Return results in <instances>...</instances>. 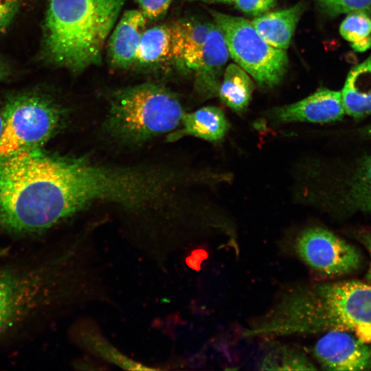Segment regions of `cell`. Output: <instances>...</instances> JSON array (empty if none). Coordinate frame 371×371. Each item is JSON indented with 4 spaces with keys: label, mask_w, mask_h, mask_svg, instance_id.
I'll list each match as a JSON object with an SVG mask.
<instances>
[{
    "label": "cell",
    "mask_w": 371,
    "mask_h": 371,
    "mask_svg": "<svg viewBox=\"0 0 371 371\" xmlns=\"http://www.w3.org/2000/svg\"><path fill=\"white\" fill-rule=\"evenodd\" d=\"M115 188L111 167L87 157L41 148L0 157V227L18 233L43 231L109 203Z\"/></svg>",
    "instance_id": "6da1fadb"
},
{
    "label": "cell",
    "mask_w": 371,
    "mask_h": 371,
    "mask_svg": "<svg viewBox=\"0 0 371 371\" xmlns=\"http://www.w3.org/2000/svg\"><path fill=\"white\" fill-rule=\"evenodd\" d=\"M330 330L352 333L371 343V284L358 280L294 286L243 332V337L308 335Z\"/></svg>",
    "instance_id": "7a4b0ae2"
},
{
    "label": "cell",
    "mask_w": 371,
    "mask_h": 371,
    "mask_svg": "<svg viewBox=\"0 0 371 371\" xmlns=\"http://www.w3.org/2000/svg\"><path fill=\"white\" fill-rule=\"evenodd\" d=\"M125 0H48L44 19L45 57L78 72L98 64Z\"/></svg>",
    "instance_id": "3957f363"
},
{
    "label": "cell",
    "mask_w": 371,
    "mask_h": 371,
    "mask_svg": "<svg viewBox=\"0 0 371 371\" xmlns=\"http://www.w3.org/2000/svg\"><path fill=\"white\" fill-rule=\"evenodd\" d=\"M184 113L176 95L163 86L128 87L110 95L102 130L119 144L139 146L176 130Z\"/></svg>",
    "instance_id": "277c9868"
},
{
    "label": "cell",
    "mask_w": 371,
    "mask_h": 371,
    "mask_svg": "<svg viewBox=\"0 0 371 371\" xmlns=\"http://www.w3.org/2000/svg\"><path fill=\"white\" fill-rule=\"evenodd\" d=\"M0 157L41 148L62 124L60 108L49 98L33 93L10 98L2 111Z\"/></svg>",
    "instance_id": "5b68a950"
},
{
    "label": "cell",
    "mask_w": 371,
    "mask_h": 371,
    "mask_svg": "<svg viewBox=\"0 0 371 371\" xmlns=\"http://www.w3.org/2000/svg\"><path fill=\"white\" fill-rule=\"evenodd\" d=\"M212 15L232 59L260 86L270 88L278 85L288 67L285 50L269 45L244 18L216 11Z\"/></svg>",
    "instance_id": "8992f818"
},
{
    "label": "cell",
    "mask_w": 371,
    "mask_h": 371,
    "mask_svg": "<svg viewBox=\"0 0 371 371\" xmlns=\"http://www.w3.org/2000/svg\"><path fill=\"white\" fill-rule=\"evenodd\" d=\"M295 247L304 263L326 276L348 275L361 265V255L355 246L322 227L304 230L297 236Z\"/></svg>",
    "instance_id": "52a82bcc"
},
{
    "label": "cell",
    "mask_w": 371,
    "mask_h": 371,
    "mask_svg": "<svg viewBox=\"0 0 371 371\" xmlns=\"http://www.w3.org/2000/svg\"><path fill=\"white\" fill-rule=\"evenodd\" d=\"M49 289V276L44 270H1L0 333L44 302Z\"/></svg>",
    "instance_id": "ba28073f"
},
{
    "label": "cell",
    "mask_w": 371,
    "mask_h": 371,
    "mask_svg": "<svg viewBox=\"0 0 371 371\" xmlns=\"http://www.w3.org/2000/svg\"><path fill=\"white\" fill-rule=\"evenodd\" d=\"M312 352L324 370L359 371L371 369V346L348 331L326 332L316 341Z\"/></svg>",
    "instance_id": "9c48e42d"
},
{
    "label": "cell",
    "mask_w": 371,
    "mask_h": 371,
    "mask_svg": "<svg viewBox=\"0 0 371 371\" xmlns=\"http://www.w3.org/2000/svg\"><path fill=\"white\" fill-rule=\"evenodd\" d=\"M345 113L340 91L319 89L297 102L274 109L272 118L279 122L327 123L341 119Z\"/></svg>",
    "instance_id": "30bf717a"
},
{
    "label": "cell",
    "mask_w": 371,
    "mask_h": 371,
    "mask_svg": "<svg viewBox=\"0 0 371 371\" xmlns=\"http://www.w3.org/2000/svg\"><path fill=\"white\" fill-rule=\"evenodd\" d=\"M147 19L139 9L125 11L109 36V57L111 65L124 69L136 63L138 48Z\"/></svg>",
    "instance_id": "8fae6325"
},
{
    "label": "cell",
    "mask_w": 371,
    "mask_h": 371,
    "mask_svg": "<svg viewBox=\"0 0 371 371\" xmlns=\"http://www.w3.org/2000/svg\"><path fill=\"white\" fill-rule=\"evenodd\" d=\"M229 54L224 36L213 23L193 69L199 91L208 96L218 93L221 77Z\"/></svg>",
    "instance_id": "7c38bea8"
},
{
    "label": "cell",
    "mask_w": 371,
    "mask_h": 371,
    "mask_svg": "<svg viewBox=\"0 0 371 371\" xmlns=\"http://www.w3.org/2000/svg\"><path fill=\"white\" fill-rule=\"evenodd\" d=\"M229 128L223 111L216 106H205L184 113L179 126L169 133L167 140H179L184 136H193L209 142L223 139Z\"/></svg>",
    "instance_id": "4fadbf2b"
},
{
    "label": "cell",
    "mask_w": 371,
    "mask_h": 371,
    "mask_svg": "<svg viewBox=\"0 0 371 371\" xmlns=\"http://www.w3.org/2000/svg\"><path fill=\"white\" fill-rule=\"evenodd\" d=\"M304 10V3L300 2L289 8L256 16L251 22L256 32L269 45L285 50L291 43Z\"/></svg>",
    "instance_id": "5bb4252c"
},
{
    "label": "cell",
    "mask_w": 371,
    "mask_h": 371,
    "mask_svg": "<svg viewBox=\"0 0 371 371\" xmlns=\"http://www.w3.org/2000/svg\"><path fill=\"white\" fill-rule=\"evenodd\" d=\"M340 92L348 115L361 117L371 113V54L350 71Z\"/></svg>",
    "instance_id": "9a60e30c"
},
{
    "label": "cell",
    "mask_w": 371,
    "mask_h": 371,
    "mask_svg": "<svg viewBox=\"0 0 371 371\" xmlns=\"http://www.w3.org/2000/svg\"><path fill=\"white\" fill-rule=\"evenodd\" d=\"M177 45L174 23L146 29L138 48L137 60L144 65L177 60Z\"/></svg>",
    "instance_id": "2e32d148"
},
{
    "label": "cell",
    "mask_w": 371,
    "mask_h": 371,
    "mask_svg": "<svg viewBox=\"0 0 371 371\" xmlns=\"http://www.w3.org/2000/svg\"><path fill=\"white\" fill-rule=\"evenodd\" d=\"M212 23L197 19L182 20L174 23L178 52L177 61L187 69L192 71L194 69Z\"/></svg>",
    "instance_id": "e0dca14e"
},
{
    "label": "cell",
    "mask_w": 371,
    "mask_h": 371,
    "mask_svg": "<svg viewBox=\"0 0 371 371\" xmlns=\"http://www.w3.org/2000/svg\"><path fill=\"white\" fill-rule=\"evenodd\" d=\"M254 90L252 80L242 67L234 63L226 67L218 93L226 106L242 111L248 106Z\"/></svg>",
    "instance_id": "ac0fdd59"
},
{
    "label": "cell",
    "mask_w": 371,
    "mask_h": 371,
    "mask_svg": "<svg viewBox=\"0 0 371 371\" xmlns=\"http://www.w3.org/2000/svg\"><path fill=\"white\" fill-rule=\"evenodd\" d=\"M339 32L358 52H366L371 47V17L367 12L348 13L340 25Z\"/></svg>",
    "instance_id": "d6986e66"
},
{
    "label": "cell",
    "mask_w": 371,
    "mask_h": 371,
    "mask_svg": "<svg viewBox=\"0 0 371 371\" xmlns=\"http://www.w3.org/2000/svg\"><path fill=\"white\" fill-rule=\"evenodd\" d=\"M261 370H313L314 364L302 352L279 346L269 352L261 363Z\"/></svg>",
    "instance_id": "ffe728a7"
},
{
    "label": "cell",
    "mask_w": 371,
    "mask_h": 371,
    "mask_svg": "<svg viewBox=\"0 0 371 371\" xmlns=\"http://www.w3.org/2000/svg\"><path fill=\"white\" fill-rule=\"evenodd\" d=\"M349 192L352 206L371 213V156L359 165L352 179Z\"/></svg>",
    "instance_id": "44dd1931"
},
{
    "label": "cell",
    "mask_w": 371,
    "mask_h": 371,
    "mask_svg": "<svg viewBox=\"0 0 371 371\" xmlns=\"http://www.w3.org/2000/svg\"><path fill=\"white\" fill-rule=\"evenodd\" d=\"M320 6L330 14L354 12H371V0H317Z\"/></svg>",
    "instance_id": "7402d4cb"
},
{
    "label": "cell",
    "mask_w": 371,
    "mask_h": 371,
    "mask_svg": "<svg viewBox=\"0 0 371 371\" xmlns=\"http://www.w3.org/2000/svg\"><path fill=\"white\" fill-rule=\"evenodd\" d=\"M147 20H156L166 14L173 0H135Z\"/></svg>",
    "instance_id": "603a6c76"
},
{
    "label": "cell",
    "mask_w": 371,
    "mask_h": 371,
    "mask_svg": "<svg viewBox=\"0 0 371 371\" xmlns=\"http://www.w3.org/2000/svg\"><path fill=\"white\" fill-rule=\"evenodd\" d=\"M276 0H234L238 10L254 16L267 13L276 4Z\"/></svg>",
    "instance_id": "cb8c5ba5"
},
{
    "label": "cell",
    "mask_w": 371,
    "mask_h": 371,
    "mask_svg": "<svg viewBox=\"0 0 371 371\" xmlns=\"http://www.w3.org/2000/svg\"><path fill=\"white\" fill-rule=\"evenodd\" d=\"M23 0H0V31L7 28L18 14Z\"/></svg>",
    "instance_id": "d4e9b609"
},
{
    "label": "cell",
    "mask_w": 371,
    "mask_h": 371,
    "mask_svg": "<svg viewBox=\"0 0 371 371\" xmlns=\"http://www.w3.org/2000/svg\"><path fill=\"white\" fill-rule=\"evenodd\" d=\"M360 240L369 253L370 258V265L366 274V279L368 282L371 284V233L361 234Z\"/></svg>",
    "instance_id": "484cf974"
},
{
    "label": "cell",
    "mask_w": 371,
    "mask_h": 371,
    "mask_svg": "<svg viewBox=\"0 0 371 371\" xmlns=\"http://www.w3.org/2000/svg\"><path fill=\"white\" fill-rule=\"evenodd\" d=\"M7 74V69L4 63L0 60V80L5 78Z\"/></svg>",
    "instance_id": "4316f807"
},
{
    "label": "cell",
    "mask_w": 371,
    "mask_h": 371,
    "mask_svg": "<svg viewBox=\"0 0 371 371\" xmlns=\"http://www.w3.org/2000/svg\"><path fill=\"white\" fill-rule=\"evenodd\" d=\"M188 1L234 3V0H186Z\"/></svg>",
    "instance_id": "83f0119b"
},
{
    "label": "cell",
    "mask_w": 371,
    "mask_h": 371,
    "mask_svg": "<svg viewBox=\"0 0 371 371\" xmlns=\"http://www.w3.org/2000/svg\"><path fill=\"white\" fill-rule=\"evenodd\" d=\"M3 114H2V111L0 110V137L2 133V130H3Z\"/></svg>",
    "instance_id": "f1b7e54d"
},
{
    "label": "cell",
    "mask_w": 371,
    "mask_h": 371,
    "mask_svg": "<svg viewBox=\"0 0 371 371\" xmlns=\"http://www.w3.org/2000/svg\"><path fill=\"white\" fill-rule=\"evenodd\" d=\"M365 135L371 138V124L367 126L364 130Z\"/></svg>",
    "instance_id": "f546056e"
}]
</instances>
